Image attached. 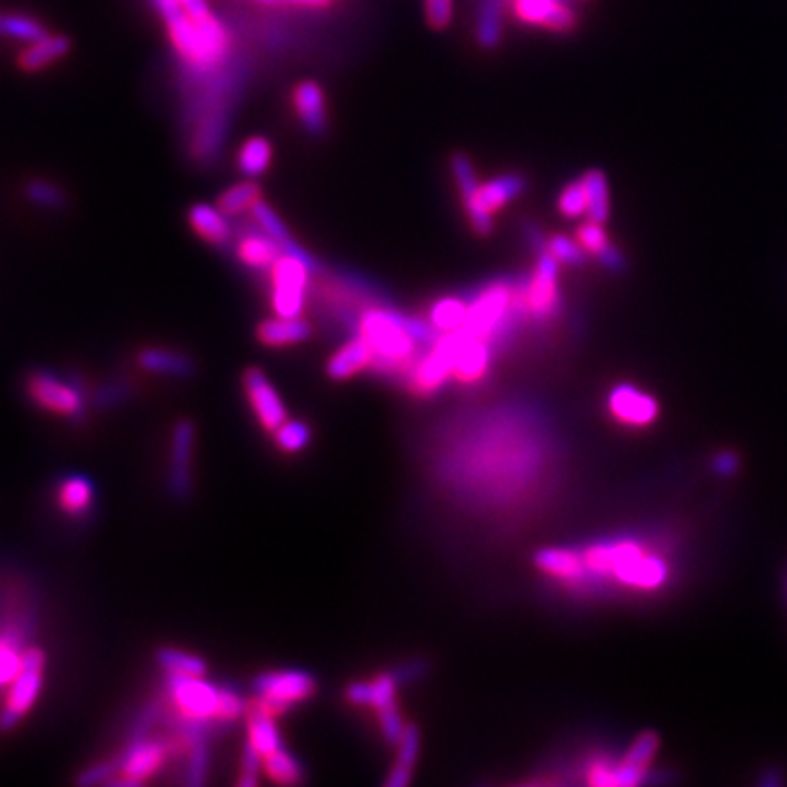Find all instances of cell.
<instances>
[{
	"label": "cell",
	"mask_w": 787,
	"mask_h": 787,
	"mask_svg": "<svg viewBox=\"0 0 787 787\" xmlns=\"http://www.w3.org/2000/svg\"><path fill=\"white\" fill-rule=\"evenodd\" d=\"M195 444V425L191 420H180L173 431L171 442V490L175 499H186L191 492V460Z\"/></svg>",
	"instance_id": "obj_14"
},
{
	"label": "cell",
	"mask_w": 787,
	"mask_h": 787,
	"mask_svg": "<svg viewBox=\"0 0 787 787\" xmlns=\"http://www.w3.org/2000/svg\"><path fill=\"white\" fill-rule=\"evenodd\" d=\"M547 250L554 254L560 263L567 265H582L586 261V250L582 248L580 241L562 237V234H554V237L547 239Z\"/></svg>",
	"instance_id": "obj_45"
},
{
	"label": "cell",
	"mask_w": 787,
	"mask_h": 787,
	"mask_svg": "<svg viewBox=\"0 0 787 787\" xmlns=\"http://www.w3.org/2000/svg\"><path fill=\"white\" fill-rule=\"evenodd\" d=\"M582 184L586 191V202H589L586 215L591 217V221L606 223L610 217V195H608L606 175L599 169H591L582 175Z\"/></svg>",
	"instance_id": "obj_32"
},
{
	"label": "cell",
	"mask_w": 787,
	"mask_h": 787,
	"mask_svg": "<svg viewBox=\"0 0 787 787\" xmlns=\"http://www.w3.org/2000/svg\"><path fill=\"white\" fill-rule=\"evenodd\" d=\"M396 746H398V757H396L392 774L387 777L385 785L405 787L411 781V774H414V766H416L418 753H420V731L418 728L414 724H407L401 742H398Z\"/></svg>",
	"instance_id": "obj_29"
},
{
	"label": "cell",
	"mask_w": 787,
	"mask_h": 787,
	"mask_svg": "<svg viewBox=\"0 0 787 787\" xmlns=\"http://www.w3.org/2000/svg\"><path fill=\"white\" fill-rule=\"evenodd\" d=\"M228 215L223 213L219 206L210 204H193L189 208V223L206 243L215 245V248H223L232 241V228L226 219Z\"/></svg>",
	"instance_id": "obj_21"
},
{
	"label": "cell",
	"mask_w": 787,
	"mask_h": 787,
	"mask_svg": "<svg viewBox=\"0 0 787 787\" xmlns=\"http://www.w3.org/2000/svg\"><path fill=\"white\" fill-rule=\"evenodd\" d=\"M243 390L261 427L269 433L278 431L287 420V409L267 374L261 368H248L243 372Z\"/></svg>",
	"instance_id": "obj_11"
},
{
	"label": "cell",
	"mask_w": 787,
	"mask_h": 787,
	"mask_svg": "<svg viewBox=\"0 0 787 787\" xmlns=\"http://www.w3.org/2000/svg\"><path fill=\"white\" fill-rule=\"evenodd\" d=\"M261 772H263V757L258 755L250 744H245L243 755H241V774L237 779V785H245V787L258 785V781H261Z\"/></svg>",
	"instance_id": "obj_48"
},
{
	"label": "cell",
	"mask_w": 787,
	"mask_h": 787,
	"mask_svg": "<svg viewBox=\"0 0 787 787\" xmlns=\"http://www.w3.org/2000/svg\"><path fill=\"white\" fill-rule=\"evenodd\" d=\"M293 105H296L298 119L311 136H322L328 129L326 97L322 86L313 79L300 81L293 90Z\"/></svg>",
	"instance_id": "obj_17"
},
{
	"label": "cell",
	"mask_w": 787,
	"mask_h": 787,
	"mask_svg": "<svg viewBox=\"0 0 787 787\" xmlns=\"http://www.w3.org/2000/svg\"><path fill=\"white\" fill-rule=\"evenodd\" d=\"M92 501H95V488H92L86 477L73 475V477H66L60 484L57 503H60V508L66 514L84 516L92 508Z\"/></svg>",
	"instance_id": "obj_31"
},
{
	"label": "cell",
	"mask_w": 787,
	"mask_h": 787,
	"mask_svg": "<svg viewBox=\"0 0 787 787\" xmlns=\"http://www.w3.org/2000/svg\"><path fill=\"white\" fill-rule=\"evenodd\" d=\"M280 254H283L280 245L261 228H252L237 241V256L245 267L272 269Z\"/></svg>",
	"instance_id": "obj_23"
},
{
	"label": "cell",
	"mask_w": 787,
	"mask_h": 787,
	"mask_svg": "<svg viewBox=\"0 0 787 787\" xmlns=\"http://www.w3.org/2000/svg\"><path fill=\"white\" fill-rule=\"evenodd\" d=\"M263 770L278 785H298L304 781L302 763L285 748H278L272 755H267L263 759Z\"/></svg>",
	"instance_id": "obj_35"
},
{
	"label": "cell",
	"mask_w": 787,
	"mask_h": 787,
	"mask_svg": "<svg viewBox=\"0 0 787 787\" xmlns=\"http://www.w3.org/2000/svg\"><path fill=\"white\" fill-rule=\"evenodd\" d=\"M558 208H560V213L569 219H578L586 213V210H589V202H586V191H584L582 180L580 182L575 180L562 189L560 199H558Z\"/></svg>",
	"instance_id": "obj_44"
},
{
	"label": "cell",
	"mask_w": 787,
	"mask_h": 787,
	"mask_svg": "<svg viewBox=\"0 0 787 787\" xmlns=\"http://www.w3.org/2000/svg\"><path fill=\"white\" fill-rule=\"evenodd\" d=\"M490 368V342L484 337H475L462 328V342L457 348L453 379L462 385H473L486 377Z\"/></svg>",
	"instance_id": "obj_15"
},
{
	"label": "cell",
	"mask_w": 787,
	"mask_h": 787,
	"mask_svg": "<svg viewBox=\"0 0 787 787\" xmlns=\"http://www.w3.org/2000/svg\"><path fill=\"white\" fill-rule=\"evenodd\" d=\"M208 770H210V753H208L206 739H202V742H197L189 748V763H186L184 783L186 785L206 783Z\"/></svg>",
	"instance_id": "obj_43"
},
{
	"label": "cell",
	"mask_w": 787,
	"mask_h": 787,
	"mask_svg": "<svg viewBox=\"0 0 787 787\" xmlns=\"http://www.w3.org/2000/svg\"><path fill=\"white\" fill-rule=\"evenodd\" d=\"M274 438L280 451L285 453H300L307 449L311 442V429L307 422L302 420H285L278 431H274Z\"/></svg>",
	"instance_id": "obj_40"
},
{
	"label": "cell",
	"mask_w": 787,
	"mask_h": 787,
	"mask_svg": "<svg viewBox=\"0 0 787 787\" xmlns=\"http://www.w3.org/2000/svg\"><path fill=\"white\" fill-rule=\"evenodd\" d=\"M25 650L16 630L0 632V687H9L16 678Z\"/></svg>",
	"instance_id": "obj_38"
},
{
	"label": "cell",
	"mask_w": 787,
	"mask_h": 787,
	"mask_svg": "<svg viewBox=\"0 0 787 787\" xmlns=\"http://www.w3.org/2000/svg\"><path fill=\"white\" fill-rule=\"evenodd\" d=\"M313 267L300 256L283 252L272 265V309L278 317H300L307 302Z\"/></svg>",
	"instance_id": "obj_5"
},
{
	"label": "cell",
	"mask_w": 787,
	"mask_h": 787,
	"mask_svg": "<svg viewBox=\"0 0 787 787\" xmlns=\"http://www.w3.org/2000/svg\"><path fill=\"white\" fill-rule=\"evenodd\" d=\"M613 575L637 589H656L667 578L665 562L632 543L613 545Z\"/></svg>",
	"instance_id": "obj_10"
},
{
	"label": "cell",
	"mask_w": 787,
	"mask_h": 787,
	"mask_svg": "<svg viewBox=\"0 0 787 787\" xmlns=\"http://www.w3.org/2000/svg\"><path fill=\"white\" fill-rule=\"evenodd\" d=\"M525 239H527V243L532 245V250L536 252V254H540L543 250H547V241L543 239V232H540L534 223H527L525 226Z\"/></svg>",
	"instance_id": "obj_56"
},
{
	"label": "cell",
	"mask_w": 787,
	"mask_h": 787,
	"mask_svg": "<svg viewBox=\"0 0 787 787\" xmlns=\"http://www.w3.org/2000/svg\"><path fill=\"white\" fill-rule=\"evenodd\" d=\"M425 14L433 29H446L453 18V0H425Z\"/></svg>",
	"instance_id": "obj_51"
},
{
	"label": "cell",
	"mask_w": 787,
	"mask_h": 787,
	"mask_svg": "<svg viewBox=\"0 0 787 787\" xmlns=\"http://www.w3.org/2000/svg\"><path fill=\"white\" fill-rule=\"evenodd\" d=\"M73 49V42L62 33H46L44 38L27 44L18 57V66L25 73H38V70L60 62Z\"/></svg>",
	"instance_id": "obj_20"
},
{
	"label": "cell",
	"mask_w": 787,
	"mask_h": 787,
	"mask_svg": "<svg viewBox=\"0 0 787 787\" xmlns=\"http://www.w3.org/2000/svg\"><path fill=\"white\" fill-rule=\"evenodd\" d=\"M252 687L256 696L248 702V709L274 715V718L287 713L293 704L309 700L317 691L315 678L300 669L265 672L254 678Z\"/></svg>",
	"instance_id": "obj_2"
},
{
	"label": "cell",
	"mask_w": 787,
	"mask_h": 787,
	"mask_svg": "<svg viewBox=\"0 0 787 787\" xmlns=\"http://www.w3.org/2000/svg\"><path fill=\"white\" fill-rule=\"evenodd\" d=\"M114 774H119V763L116 761H101L95 763V766L86 768L84 772L77 777L79 785H103V783H112L114 781Z\"/></svg>",
	"instance_id": "obj_50"
},
{
	"label": "cell",
	"mask_w": 787,
	"mask_h": 787,
	"mask_svg": "<svg viewBox=\"0 0 787 787\" xmlns=\"http://www.w3.org/2000/svg\"><path fill=\"white\" fill-rule=\"evenodd\" d=\"M368 683H370V707L374 711L390 707V704L396 702V691L398 685H401L398 674H379L368 680Z\"/></svg>",
	"instance_id": "obj_42"
},
{
	"label": "cell",
	"mask_w": 787,
	"mask_h": 787,
	"mask_svg": "<svg viewBox=\"0 0 787 787\" xmlns=\"http://www.w3.org/2000/svg\"><path fill=\"white\" fill-rule=\"evenodd\" d=\"M372 363H374V352L370 344L361 335H357L326 361V374L328 379L333 381H348L352 377H357L359 372L372 368Z\"/></svg>",
	"instance_id": "obj_18"
},
{
	"label": "cell",
	"mask_w": 787,
	"mask_h": 787,
	"mask_svg": "<svg viewBox=\"0 0 787 787\" xmlns=\"http://www.w3.org/2000/svg\"><path fill=\"white\" fill-rule=\"evenodd\" d=\"M245 718H248V744L263 759L272 755L274 750L283 748V737H280L274 715L248 709L245 711Z\"/></svg>",
	"instance_id": "obj_28"
},
{
	"label": "cell",
	"mask_w": 787,
	"mask_h": 787,
	"mask_svg": "<svg viewBox=\"0 0 787 787\" xmlns=\"http://www.w3.org/2000/svg\"><path fill=\"white\" fill-rule=\"evenodd\" d=\"M261 199V186L256 182H239V184H232L230 189L223 191L217 199V206L226 213L228 217L232 215H243V213H250L252 206Z\"/></svg>",
	"instance_id": "obj_36"
},
{
	"label": "cell",
	"mask_w": 787,
	"mask_h": 787,
	"mask_svg": "<svg viewBox=\"0 0 787 787\" xmlns=\"http://www.w3.org/2000/svg\"><path fill=\"white\" fill-rule=\"evenodd\" d=\"M263 5H291V7H304V9H322L333 3V0H258Z\"/></svg>",
	"instance_id": "obj_55"
},
{
	"label": "cell",
	"mask_w": 787,
	"mask_h": 787,
	"mask_svg": "<svg viewBox=\"0 0 787 787\" xmlns=\"http://www.w3.org/2000/svg\"><path fill=\"white\" fill-rule=\"evenodd\" d=\"M25 195L29 202L38 204L42 208H49V210H60L68 204L66 193L60 189V186L49 182V180H31L25 186Z\"/></svg>",
	"instance_id": "obj_41"
},
{
	"label": "cell",
	"mask_w": 787,
	"mask_h": 787,
	"mask_svg": "<svg viewBox=\"0 0 787 787\" xmlns=\"http://www.w3.org/2000/svg\"><path fill=\"white\" fill-rule=\"evenodd\" d=\"M180 3H182L186 14H189L197 22V25L210 27V25H217V22H221L213 14V9H210V5L206 3V0H180Z\"/></svg>",
	"instance_id": "obj_52"
},
{
	"label": "cell",
	"mask_w": 787,
	"mask_h": 787,
	"mask_svg": "<svg viewBox=\"0 0 787 787\" xmlns=\"http://www.w3.org/2000/svg\"><path fill=\"white\" fill-rule=\"evenodd\" d=\"M735 468H737V460H735V455H720V460H718V471L720 473H726V475H731V473H735Z\"/></svg>",
	"instance_id": "obj_57"
},
{
	"label": "cell",
	"mask_w": 787,
	"mask_h": 787,
	"mask_svg": "<svg viewBox=\"0 0 787 787\" xmlns=\"http://www.w3.org/2000/svg\"><path fill=\"white\" fill-rule=\"evenodd\" d=\"M248 711V702L243 700L239 691H234L232 687H221V698H219V711H217V722H234L239 720L241 715Z\"/></svg>",
	"instance_id": "obj_46"
},
{
	"label": "cell",
	"mask_w": 787,
	"mask_h": 787,
	"mask_svg": "<svg viewBox=\"0 0 787 787\" xmlns=\"http://www.w3.org/2000/svg\"><path fill=\"white\" fill-rule=\"evenodd\" d=\"M138 363L143 370L160 374V377L189 379L195 374V363L191 357L167 348H145L138 355Z\"/></svg>",
	"instance_id": "obj_25"
},
{
	"label": "cell",
	"mask_w": 787,
	"mask_h": 787,
	"mask_svg": "<svg viewBox=\"0 0 787 787\" xmlns=\"http://www.w3.org/2000/svg\"><path fill=\"white\" fill-rule=\"evenodd\" d=\"M250 213H252V217L256 221V226L261 228L263 232H267L269 237H272L280 245V250L287 252V254H293V256H300L302 261H307L313 267V272H315V269H317L315 258L307 250H302L296 241H293V237H291L287 226H285V221L276 215V210L269 206L263 197L258 199V202L252 206Z\"/></svg>",
	"instance_id": "obj_22"
},
{
	"label": "cell",
	"mask_w": 787,
	"mask_h": 787,
	"mask_svg": "<svg viewBox=\"0 0 787 787\" xmlns=\"http://www.w3.org/2000/svg\"><path fill=\"white\" fill-rule=\"evenodd\" d=\"M514 14L527 25L569 33L578 25V16L569 0H514Z\"/></svg>",
	"instance_id": "obj_13"
},
{
	"label": "cell",
	"mask_w": 787,
	"mask_h": 787,
	"mask_svg": "<svg viewBox=\"0 0 787 787\" xmlns=\"http://www.w3.org/2000/svg\"><path fill=\"white\" fill-rule=\"evenodd\" d=\"M169 700L175 715L191 722L217 720L221 689L210 685L204 676H171L167 674Z\"/></svg>",
	"instance_id": "obj_6"
},
{
	"label": "cell",
	"mask_w": 787,
	"mask_h": 787,
	"mask_svg": "<svg viewBox=\"0 0 787 787\" xmlns=\"http://www.w3.org/2000/svg\"><path fill=\"white\" fill-rule=\"evenodd\" d=\"M313 335V328L302 317H272L263 320L256 328V339L267 348H287L307 342Z\"/></svg>",
	"instance_id": "obj_19"
},
{
	"label": "cell",
	"mask_w": 787,
	"mask_h": 787,
	"mask_svg": "<svg viewBox=\"0 0 787 787\" xmlns=\"http://www.w3.org/2000/svg\"><path fill=\"white\" fill-rule=\"evenodd\" d=\"M348 702L357 704V707H370V683L368 680H359L346 689Z\"/></svg>",
	"instance_id": "obj_54"
},
{
	"label": "cell",
	"mask_w": 787,
	"mask_h": 787,
	"mask_svg": "<svg viewBox=\"0 0 787 787\" xmlns=\"http://www.w3.org/2000/svg\"><path fill=\"white\" fill-rule=\"evenodd\" d=\"M46 654L40 648H27L22 654L16 678L7 687L5 707L0 711V731H11L33 709L44 685Z\"/></svg>",
	"instance_id": "obj_3"
},
{
	"label": "cell",
	"mask_w": 787,
	"mask_h": 787,
	"mask_svg": "<svg viewBox=\"0 0 787 787\" xmlns=\"http://www.w3.org/2000/svg\"><path fill=\"white\" fill-rule=\"evenodd\" d=\"M357 333L366 339L374 352L372 368L392 377L414 366L416 348L420 346L409 333L407 315L387 307H372L357 320Z\"/></svg>",
	"instance_id": "obj_1"
},
{
	"label": "cell",
	"mask_w": 787,
	"mask_h": 787,
	"mask_svg": "<svg viewBox=\"0 0 787 787\" xmlns=\"http://www.w3.org/2000/svg\"><path fill=\"white\" fill-rule=\"evenodd\" d=\"M27 392L35 405L66 418H84L86 403L75 385L57 379L51 372H33L27 381Z\"/></svg>",
	"instance_id": "obj_8"
},
{
	"label": "cell",
	"mask_w": 787,
	"mask_h": 787,
	"mask_svg": "<svg viewBox=\"0 0 787 787\" xmlns=\"http://www.w3.org/2000/svg\"><path fill=\"white\" fill-rule=\"evenodd\" d=\"M558 276H560V261L549 250H543L538 254V261L530 280L525 283L527 315L534 317L538 322L549 320V317L556 315L558 311V304H560Z\"/></svg>",
	"instance_id": "obj_7"
},
{
	"label": "cell",
	"mask_w": 787,
	"mask_h": 787,
	"mask_svg": "<svg viewBox=\"0 0 787 787\" xmlns=\"http://www.w3.org/2000/svg\"><path fill=\"white\" fill-rule=\"evenodd\" d=\"M661 746V737L652 733V731H645L641 733L637 739H634V744L630 746V750L626 753V757L621 759L619 763L624 768L630 770H637L641 774H645V770L650 768V763L656 755V750Z\"/></svg>",
	"instance_id": "obj_39"
},
{
	"label": "cell",
	"mask_w": 787,
	"mask_h": 787,
	"mask_svg": "<svg viewBox=\"0 0 787 787\" xmlns=\"http://www.w3.org/2000/svg\"><path fill=\"white\" fill-rule=\"evenodd\" d=\"M527 189V180L521 173H503L479 186V204L486 213L495 215L503 206L514 202Z\"/></svg>",
	"instance_id": "obj_24"
},
{
	"label": "cell",
	"mask_w": 787,
	"mask_h": 787,
	"mask_svg": "<svg viewBox=\"0 0 787 787\" xmlns=\"http://www.w3.org/2000/svg\"><path fill=\"white\" fill-rule=\"evenodd\" d=\"M508 0H479L475 35L481 49H497L503 38V14Z\"/></svg>",
	"instance_id": "obj_27"
},
{
	"label": "cell",
	"mask_w": 787,
	"mask_h": 787,
	"mask_svg": "<svg viewBox=\"0 0 787 787\" xmlns=\"http://www.w3.org/2000/svg\"><path fill=\"white\" fill-rule=\"evenodd\" d=\"M580 3H586V0H580Z\"/></svg>",
	"instance_id": "obj_58"
},
{
	"label": "cell",
	"mask_w": 787,
	"mask_h": 787,
	"mask_svg": "<svg viewBox=\"0 0 787 787\" xmlns=\"http://www.w3.org/2000/svg\"><path fill=\"white\" fill-rule=\"evenodd\" d=\"M377 715H379L381 731H383L387 742H390V744L401 742V737L405 733L407 724L403 722V715H401V709H398V704L394 702V704H390V707L379 709Z\"/></svg>",
	"instance_id": "obj_47"
},
{
	"label": "cell",
	"mask_w": 787,
	"mask_h": 787,
	"mask_svg": "<svg viewBox=\"0 0 787 787\" xmlns=\"http://www.w3.org/2000/svg\"><path fill=\"white\" fill-rule=\"evenodd\" d=\"M534 565L543 573L551 575V578L565 580V582L580 580L584 573V558L571 549H560V547H547L536 551Z\"/></svg>",
	"instance_id": "obj_26"
},
{
	"label": "cell",
	"mask_w": 787,
	"mask_h": 787,
	"mask_svg": "<svg viewBox=\"0 0 787 787\" xmlns=\"http://www.w3.org/2000/svg\"><path fill=\"white\" fill-rule=\"evenodd\" d=\"M46 33L49 31H46L40 20H35L27 14H16V11L0 9V38L31 44L35 40L44 38Z\"/></svg>",
	"instance_id": "obj_33"
},
{
	"label": "cell",
	"mask_w": 787,
	"mask_h": 787,
	"mask_svg": "<svg viewBox=\"0 0 787 787\" xmlns=\"http://www.w3.org/2000/svg\"><path fill=\"white\" fill-rule=\"evenodd\" d=\"M468 302L471 300H462L455 296L440 298L429 311V322L436 326L440 333L460 331V328H464L468 317Z\"/></svg>",
	"instance_id": "obj_34"
},
{
	"label": "cell",
	"mask_w": 787,
	"mask_h": 787,
	"mask_svg": "<svg viewBox=\"0 0 787 787\" xmlns=\"http://www.w3.org/2000/svg\"><path fill=\"white\" fill-rule=\"evenodd\" d=\"M173 753V746L160 739H149L145 735H136L132 744L125 748L119 763V774L123 779H114L112 785H143L147 779L164 766V761Z\"/></svg>",
	"instance_id": "obj_9"
},
{
	"label": "cell",
	"mask_w": 787,
	"mask_h": 787,
	"mask_svg": "<svg viewBox=\"0 0 787 787\" xmlns=\"http://www.w3.org/2000/svg\"><path fill=\"white\" fill-rule=\"evenodd\" d=\"M272 158H274L272 143H269L265 136H252V138L245 140L239 149L237 167H239L241 175H245V178L256 180L269 169Z\"/></svg>",
	"instance_id": "obj_30"
},
{
	"label": "cell",
	"mask_w": 787,
	"mask_h": 787,
	"mask_svg": "<svg viewBox=\"0 0 787 787\" xmlns=\"http://www.w3.org/2000/svg\"><path fill=\"white\" fill-rule=\"evenodd\" d=\"M597 261L602 263V267L610 269V272H624L626 269V258L613 243H608L606 248L597 254Z\"/></svg>",
	"instance_id": "obj_53"
},
{
	"label": "cell",
	"mask_w": 787,
	"mask_h": 787,
	"mask_svg": "<svg viewBox=\"0 0 787 787\" xmlns=\"http://www.w3.org/2000/svg\"><path fill=\"white\" fill-rule=\"evenodd\" d=\"M462 342V328L453 333H442L438 342L429 348L425 357H420L407 374L409 390L416 396H433L453 377L457 348Z\"/></svg>",
	"instance_id": "obj_4"
},
{
	"label": "cell",
	"mask_w": 787,
	"mask_h": 787,
	"mask_svg": "<svg viewBox=\"0 0 787 787\" xmlns=\"http://www.w3.org/2000/svg\"><path fill=\"white\" fill-rule=\"evenodd\" d=\"M451 171H453V178L457 189H460V197H462V204L466 210V217L471 221V228L479 234V237H490L492 228H495V221H492V215L486 213L484 208L479 204V186L481 182L477 180V173L471 158L466 154H453L451 156Z\"/></svg>",
	"instance_id": "obj_12"
},
{
	"label": "cell",
	"mask_w": 787,
	"mask_h": 787,
	"mask_svg": "<svg viewBox=\"0 0 787 787\" xmlns=\"http://www.w3.org/2000/svg\"><path fill=\"white\" fill-rule=\"evenodd\" d=\"M602 226H604V223L589 221V223H582V226L578 228V241H580L582 248L586 250V254L597 256L610 243Z\"/></svg>",
	"instance_id": "obj_49"
},
{
	"label": "cell",
	"mask_w": 787,
	"mask_h": 787,
	"mask_svg": "<svg viewBox=\"0 0 787 787\" xmlns=\"http://www.w3.org/2000/svg\"><path fill=\"white\" fill-rule=\"evenodd\" d=\"M610 414L619 422H624V425L643 427L650 425L659 416V405H656L652 396L641 394L632 385H619L610 394Z\"/></svg>",
	"instance_id": "obj_16"
},
{
	"label": "cell",
	"mask_w": 787,
	"mask_h": 787,
	"mask_svg": "<svg viewBox=\"0 0 787 787\" xmlns=\"http://www.w3.org/2000/svg\"><path fill=\"white\" fill-rule=\"evenodd\" d=\"M156 659L164 672L171 676H206V661L195 654L182 652L178 648H162Z\"/></svg>",
	"instance_id": "obj_37"
}]
</instances>
